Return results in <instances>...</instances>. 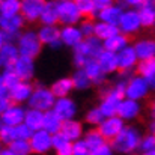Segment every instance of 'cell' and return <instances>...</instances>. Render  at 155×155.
<instances>
[{
	"label": "cell",
	"instance_id": "obj_1",
	"mask_svg": "<svg viewBox=\"0 0 155 155\" xmlns=\"http://www.w3.org/2000/svg\"><path fill=\"white\" fill-rule=\"evenodd\" d=\"M140 142H142V134L140 131L133 127V125H125V128L117 134V137L114 140H111V148L113 151H116L117 154L130 155L139 151L140 148Z\"/></svg>",
	"mask_w": 155,
	"mask_h": 155
},
{
	"label": "cell",
	"instance_id": "obj_2",
	"mask_svg": "<svg viewBox=\"0 0 155 155\" xmlns=\"http://www.w3.org/2000/svg\"><path fill=\"white\" fill-rule=\"evenodd\" d=\"M104 51L103 41H100L97 36L92 38H84V41L74 48V65L78 69H83L84 65L89 60L98 59L100 54Z\"/></svg>",
	"mask_w": 155,
	"mask_h": 155
},
{
	"label": "cell",
	"instance_id": "obj_3",
	"mask_svg": "<svg viewBox=\"0 0 155 155\" xmlns=\"http://www.w3.org/2000/svg\"><path fill=\"white\" fill-rule=\"evenodd\" d=\"M17 47L20 50L21 56H26V57H30V59H35L42 48V42L38 36V32H33V30H26L23 32L18 39H17Z\"/></svg>",
	"mask_w": 155,
	"mask_h": 155
},
{
	"label": "cell",
	"instance_id": "obj_4",
	"mask_svg": "<svg viewBox=\"0 0 155 155\" xmlns=\"http://www.w3.org/2000/svg\"><path fill=\"white\" fill-rule=\"evenodd\" d=\"M56 97L51 92V87H45V86H36L33 89V94L29 100V108H35L39 111H48L53 110L54 104H56Z\"/></svg>",
	"mask_w": 155,
	"mask_h": 155
},
{
	"label": "cell",
	"instance_id": "obj_5",
	"mask_svg": "<svg viewBox=\"0 0 155 155\" xmlns=\"http://www.w3.org/2000/svg\"><path fill=\"white\" fill-rule=\"evenodd\" d=\"M57 11L59 23L63 26H77V23L81 21L83 15L74 0H57Z\"/></svg>",
	"mask_w": 155,
	"mask_h": 155
},
{
	"label": "cell",
	"instance_id": "obj_6",
	"mask_svg": "<svg viewBox=\"0 0 155 155\" xmlns=\"http://www.w3.org/2000/svg\"><path fill=\"white\" fill-rule=\"evenodd\" d=\"M125 98L124 92L120 89H117L116 86H113L111 89L105 91L103 95V100L100 103V108L104 113L105 117H110V116H116L117 114V108L122 103V100Z\"/></svg>",
	"mask_w": 155,
	"mask_h": 155
},
{
	"label": "cell",
	"instance_id": "obj_7",
	"mask_svg": "<svg viewBox=\"0 0 155 155\" xmlns=\"http://www.w3.org/2000/svg\"><path fill=\"white\" fill-rule=\"evenodd\" d=\"M151 87L148 84V81L142 77V75H133L130 77V80L127 81V87H125V98L139 101L146 98L149 94Z\"/></svg>",
	"mask_w": 155,
	"mask_h": 155
},
{
	"label": "cell",
	"instance_id": "obj_8",
	"mask_svg": "<svg viewBox=\"0 0 155 155\" xmlns=\"http://www.w3.org/2000/svg\"><path fill=\"white\" fill-rule=\"evenodd\" d=\"M117 27H119V32L127 35V36L136 35L143 27L140 15H139V11L137 9H127V11H124Z\"/></svg>",
	"mask_w": 155,
	"mask_h": 155
},
{
	"label": "cell",
	"instance_id": "obj_9",
	"mask_svg": "<svg viewBox=\"0 0 155 155\" xmlns=\"http://www.w3.org/2000/svg\"><path fill=\"white\" fill-rule=\"evenodd\" d=\"M29 142L32 146V152L36 155H45L50 149H53V134L45 130L35 131Z\"/></svg>",
	"mask_w": 155,
	"mask_h": 155
},
{
	"label": "cell",
	"instance_id": "obj_10",
	"mask_svg": "<svg viewBox=\"0 0 155 155\" xmlns=\"http://www.w3.org/2000/svg\"><path fill=\"white\" fill-rule=\"evenodd\" d=\"M26 20L23 18V15H17V17H11V18H0V29L5 32L6 38L9 42H14L18 39V36L21 35V29L24 26Z\"/></svg>",
	"mask_w": 155,
	"mask_h": 155
},
{
	"label": "cell",
	"instance_id": "obj_11",
	"mask_svg": "<svg viewBox=\"0 0 155 155\" xmlns=\"http://www.w3.org/2000/svg\"><path fill=\"white\" fill-rule=\"evenodd\" d=\"M125 128V122L116 114V116H110V117H105L103 120V124L98 127V131L101 133L104 139L107 142H111L117 137V134Z\"/></svg>",
	"mask_w": 155,
	"mask_h": 155
},
{
	"label": "cell",
	"instance_id": "obj_12",
	"mask_svg": "<svg viewBox=\"0 0 155 155\" xmlns=\"http://www.w3.org/2000/svg\"><path fill=\"white\" fill-rule=\"evenodd\" d=\"M47 0H21V15L26 21H39Z\"/></svg>",
	"mask_w": 155,
	"mask_h": 155
},
{
	"label": "cell",
	"instance_id": "obj_13",
	"mask_svg": "<svg viewBox=\"0 0 155 155\" xmlns=\"http://www.w3.org/2000/svg\"><path fill=\"white\" fill-rule=\"evenodd\" d=\"M24 117H26V110L20 104H12L5 113L0 114V124L8 127H18L24 124Z\"/></svg>",
	"mask_w": 155,
	"mask_h": 155
},
{
	"label": "cell",
	"instance_id": "obj_14",
	"mask_svg": "<svg viewBox=\"0 0 155 155\" xmlns=\"http://www.w3.org/2000/svg\"><path fill=\"white\" fill-rule=\"evenodd\" d=\"M60 41L63 45L75 48L84 41V36L78 26H63L60 29Z\"/></svg>",
	"mask_w": 155,
	"mask_h": 155
},
{
	"label": "cell",
	"instance_id": "obj_15",
	"mask_svg": "<svg viewBox=\"0 0 155 155\" xmlns=\"http://www.w3.org/2000/svg\"><path fill=\"white\" fill-rule=\"evenodd\" d=\"M12 68L21 78V81H30L35 75V59L20 56L18 60L12 65Z\"/></svg>",
	"mask_w": 155,
	"mask_h": 155
},
{
	"label": "cell",
	"instance_id": "obj_16",
	"mask_svg": "<svg viewBox=\"0 0 155 155\" xmlns=\"http://www.w3.org/2000/svg\"><path fill=\"white\" fill-rule=\"evenodd\" d=\"M33 86L29 81H20L17 86H14L12 89H9V98L14 104H21L29 103L32 94H33Z\"/></svg>",
	"mask_w": 155,
	"mask_h": 155
},
{
	"label": "cell",
	"instance_id": "obj_17",
	"mask_svg": "<svg viewBox=\"0 0 155 155\" xmlns=\"http://www.w3.org/2000/svg\"><path fill=\"white\" fill-rule=\"evenodd\" d=\"M53 110L65 122V120H72L74 119V116L77 113V105H75V103L69 97H66V98H57Z\"/></svg>",
	"mask_w": 155,
	"mask_h": 155
},
{
	"label": "cell",
	"instance_id": "obj_18",
	"mask_svg": "<svg viewBox=\"0 0 155 155\" xmlns=\"http://www.w3.org/2000/svg\"><path fill=\"white\" fill-rule=\"evenodd\" d=\"M117 62H119V71L120 72H130L131 69L137 68L140 60L134 51V47L128 45L125 50L117 53Z\"/></svg>",
	"mask_w": 155,
	"mask_h": 155
},
{
	"label": "cell",
	"instance_id": "obj_19",
	"mask_svg": "<svg viewBox=\"0 0 155 155\" xmlns=\"http://www.w3.org/2000/svg\"><path fill=\"white\" fill-rule=\"evenodd\" d=\"M38 36H39L42 45H48L51 48H56L62 44L60 29L57 26H41L38 30Z\"/></svg>",
	"mask_w": 155,
	"mask_h": 155
},
{
	"label": "cell",
	"instance_id": "obj_20",
	"mask_svg": "<svg viewBox=\"0 0 155 155\" xmlns=\"http://www.w3.org/2000/svg\"><path fill=\"white\" fill-rule=\"evenodd\" d=\"M142 111V105L139 101L130 100V98H124L122 103L117 108V116L125 122V120H134L136 117H139Z\"/></svg>",
	"mask_w": 155,
	"mask_h": 155
},
{
	"label": "cell",
	"instance_id": "obj_21",
	"mask_svg": "<svg viewBox=\"0 0 155 155\" xmlns=\"http://www.w3.org/2000/svg\"><path fill=\"white\" fill-rule=\"evenodd\" d=\"M133 47H134V51L140 62L155 59V39L152 38H142V39L136 41Z\"/></svg>",
	"mask_w": 155,
	"mask_h": 155
},
{
	"label": "cell",
	"instance_id": "obj_22",
	"mask_svg": "<svg viewBox=\"0 0 155 155\" xmlns=\"http://www.w3.org/2000/svg\"><path fill=\"white\" fill-rule=\"evenodd\" d=\"M122 14H124L122 6L114 3V5L105 8L103 11H100L97 14V17H98V21H103V23H107V24H113V26H119Z\"/></svg>",
	"mask_w": 155,
	"mask_h": 155
},
{
	"label": "cell",
	"instance_id": "obj_23",
	"mask_svg": "<svg viewBox=\"0 0 155 155\" xmlns=\"http://www.w3.org/2000/svg\"><path fill=\"white\" fill-rule=\"evenodd\" d=\"M66 139H69L72 143L83 139L84 137V130H83V125L81 122L72 119V120H65L63 125H62V131H60Z\"/></svg>",
	"mask_w": 155,
	"mask_h": 155
},
{
	"label": "cell",
	"instance_id": "obj_24",
	"mask_svg": "<svg viewBox=\"0 0 155 155\" xmlns=\"http://www.w3.org/2000/svg\"><path fill=\"white\" fill-rule=\"evenodd\" d=\"M39 21L42 26H57L59 23V11H57V2L56 0H47L45 6L42 9Z\"/></svg>",
	"mask_w": 155,
	"mask_h": 155
},
{
	"label": "cell",
	"instance_id": "obj_25",
	"mask_svg": "<svg viewBox=\"0 0 155 155\" xmlns=\"http://www.w3.org/2000/svg\"><path fill=\"white\" fill-rule=\"evenodd\" d=\"M20 50L17 47V42H6L2 48H0V59L5 68H11L20 57Z\"/></svg>",
	"mask_w": 155,
	"mask_h": 155
},
{
	"label": "cell",
	"instance_id": "obj_26",
	"mask_svg": "<svg viewBox=\"0 0 155 155\" xmlns=\"http://www.w3.org/2000/svg\"><path fill=\"white\" fill-rule=\"evenodd\" d=\"M97 60H98L101 69L104 71V74H111V72L119 71V62H117V54L116 53L104 50Z\"/></svg>",
	"mask_w": 155,
	"mask_h": 155
},
{
	"label": "cell",
	"instance_id": "obj_27",
	"mask_svg": "<svg viewBox=\"0 0 155 155\" xmlns=\"http://www.w3.org/2000/svg\"><path fill=\"white\" fill-rule=\"evenodd\" d=\"M104 50H107V51H111V53H120L122 50H125L128 45H130V39H128V36L127 35H124V33H116L114 36H111V38H108L107 41H104Z\"/></svg>",
	"mask_w": 155,
	"mask_h": 155
},
{
	"label": "cell",
	"instance_id": "obj_28",
	"mask_svg": "<svg viewBox=\"0 0 155 155\" xmlns=\"http://www.w3.org/2000/svg\"><path fill=\"white\" fill-rule=\"evenodd\" d=\"M137 72L139 75H142L151 89H155V59H149V60H142L137 65Z\"/></svg>",
	"mask_w": 155,
	"mask_h": 155
},
{
	"label": "cell",
	"instance_id": "obj_29",
	"mask_svg": "<svg viewBox=\"0 0 155 155\" xmlns=\"http://www.w3.org/2000/svg\"><path fill=\"white\" fill-rule=\"evenodd\" d=\"M24 125H27L33 133L42 130L44 128V111H39L35 108H27L26 117H24Z\"/></svg>",
	"mask_w": 155,
	"mask_h": 155
},
{
	"label": "cell",
	"instance_id": "obj_30",
	"mask_svg": "<svg viewBox=\"0 0 155 155\" xmlns=\"http://www.w3.org/2000/svg\"><path fill=\"white\" fill-rule=\"evenodd\" d=\"M83 69L86 71V74H87L89 78L92 80V84H103L104 81H105V75H107V74H104V71L101 69V66H100V63H98L97 59L89 60V62L84 65Z\"/></svg>",
	"mask_w": 155,
	"mask_h": 155
},
{
	"label": "cell",
	"instance_id": "obj_31",
	"mask_svg": "<svg viewBox=\"0 0 155 155\" xmlns=\"http://www.w3.org/2000/svg\"><path fill=\"white\" fill-rule=\"evenodd\" d=\"M62 125H63V120L57 116V113L54 110H48L44 113V128L45 131H48L50 134H57L62 131Z\"/></svg>",
	"mask_w": 155,
	"mask_h": 155
},
{
	"label": "cell",
	"instance_id": "obj_32",
	"mask_svg": "<svg viewBox=\"0 0 155 155\" xmlns=\"http://www.w3.org/2000/svg\"><path fill=\"white\" fill-rule=\"evenodd\" d=\"M72 89H74V83L71 77H62L56 80L51 86V92L56 98H66Z\"/></svg>",
	"mask_w": 155,
	"mask_h": 155
},
{
	"label": "cell",
	"instance_id": "obj_33",
	"mask_svg": "<svg viewBox=\"0 0 155 155\" xmlns=\"http://www.w3.org/2000/svg\"><path fill=\"white\" fill-rule=\"evenodd\" d=\"M53 149L56 155H72V142L62 133H57L53 136Z\"/></svg>",
	"mask_w": 155,
	"mask_h": 155
},
{
	"label": "cell",
	"instance_id": "obj_34",
	"mask_svg": "<svg viewBox=\"0 0 155 155\" xmlns=\"http://www.w3.org/2000/svg\"><path fill=\"white\" fill-rule=\"evenodd\" d=\"M21 14V0H2L0 2V15L3 18L17 17Z\"/></svg>",
	"mask_w": 155,
	"mask_h": 155
},
{
	"label": "cell",
	"instance_id": "obj_35",
	"mask_svg": "<svg viewBox=\"0 0 155 155\" xmlns=\"http://www.w3.org/2000/svg\"><path fill=\"white\" fill-rule=\"evenodd\" d=\"M139 11L140 20H142V26L143 27H154L155 26V3L146 2Z\"/></svg>",
	"mask_w": 155,
	"mask_h": 155
},
{
	"label": "cell",
	"instance_id": "obj_36",
	"mask_svg": "<svg viewBox=\"0 0 155 155\" xmlns=\"http://www.w3.org/2000/svg\"><path fill=\"white\" fill-rule=\"evenodd\" d=\"M116 33H119V27L117 26H113V24H107L103 21H97L95 24V36L100 39V41H107L108 38L114 36Z\"/></svg>",
	"mask_w": 155,
	"mask_h": 155
},
{
	"label": "cell",
	"instance_id": "obj_37",
	"mask_svg": "<svg viewBox=\"0 0 155 155\" xmlns=\"http://www.w3.org/2000/svg\"><path fill=\"white\" fill-rule=\"evenodd\" d=\"M83 139H84V142L87 143V146L91 148V151H95V149H98L100 146H103L104 143H107V140L101 136V133L98 131V128L84 133V137H83Z\"/></svg>",
	"mask_w": 155,
	"mask_h": 155
},
{
	"label": "cell",
	"instance_id": "obj_38",
	"mask_svg": "<svg viewBox=\"0 0 155 155\" xmlns=\"http://www.w3.org/2000/svg\"><path fill=\"white\" fill-rule=\"evenodd\" d=\"M72 83H74V87L75 89H80V91H84L87 87L92 86V80L89 78V75L86 74L84 69H77L74 74H72Z\"/></svg>",
	"mask_w": 155,
	"mask_h": 155
},
{
	"label": "cell",
	"instance_id": "obj_39",
	"mask_svg": "<svg viewBox=\"0 0 155 155\" xmlns=\"http://www.w3.org/2000/svg\"><path fill=\"white\" fill-rule=\"evenodd\" d=\"M8 148H9L15 155H30V154H33L29 140H21V139H18V140L12 142Z\"/></svg>",
	"mask_w": 155,
	"mask_h": 155
},
{
	"label": "cell",
	"instance_id": "obj_40",
	"mask_svg": "<svg viewBox=\"0 0 155 155\" xmlns=\"http://www.w3.org/2000/svg\"><path fill=\"white\" fill-rule=\"evenodd\" d=\"M2 78H3L5 84L8 86V89H12L14 86H17V84L21 81V78L18 77V74L14 71V68H12V66H11V68H5V69H3V72H2Z\"/></svg>",
	"mask_w": 155,
	"mask_h": 155
},
{
	"label": "cell",
	"instance_id": "obj_41",
	"mask_svg": "<svg viewBox=\"0 0 155 155\" xmlns=\"http://www.w3.org/2000/svg\"><path fill=\"white\" fill-rule=\"evenodd\" d=\"M74 2H75V5L80 9V12H81L83 17H87L89 18V17L98 14V11H97V8L94 5V0H74Z\"/></svg>",
	"mask_w": 155,
	"mask_h": 155
},
{
	"label": "cell",
	"instance_id": "obj_42",
	"mask_svg": "<svg viewBox=\"0 0 155 155\" xmlns=\"http://www.w3.org/2000/svg\"><path fill=\"white\" fill-rule=\"evenodd\" d=\"M15 140H17L15 127H8V125H2L0 124V142L9 146Z\"/></svg>",
	"mask_w": 155,
	"mask_h": 155
},
{
	"label": "cell",
	"instance_id": "obj_43",
	"mask_svg": "<svg viewBox=\"0 0 155 155\" xmlns=\"http://www.w3.org/2000/svg\"><path fill=\"white\" fill-rule=\"evenodd\" d=\"M104 119H105V116H104V113L101 111L100 107H94V108H91V110L86 113V122H87L89 125H97V127H100V125L103 124Z\"/></svg>",
	"mask_w": 155,
	"mask_h": 155
},
{
	"label": "cell",
	"instance_id": "obj_44",
	"mask_svg": "<svg viewBox=\"0 0 155 155\" xmlns=\"http://www.w3.org/2000/svg\"><path fill=\"white\" fill-rule=\"evenodd\" d=\"M95 21L92 20V18H84V20H81L80 21V30H81V33H83V36L84 38H92V36H95Z\"/></svg>",
	"mask_w": 155,
	"mask_h": 155
},
{
	"label": "cell",
	"instance_id": "obj_45",
	"mask_svg": "<svg viewBox=\"0 0 155 155\" xmlns=\"http://www.w3.org/2000/svg\"><path fill=\"white\" fill-rule=\"evenodd\" d=\"M155 149V134H146L142 137V142H140V148H139V152L143 155L146 152H151Z\"/></svg>",
	"mask_w": 155,
	"mask_h": 155
},
{
	"label": "cell",
	"instance_id": "obj_46",
	"mask_svg": "<svg viewBox=\"0 0 155 155\" xmlns=\"http://www.w3.org/2000/svg\"><path fill=\"white\" fill-rule=\"evenodd\" d=\"M92 151L84 142V139H80L72 143V155H91Z\"/></svg>",
	"mask_w": 155,
	"mask_h": 155
},
{
	"label": "cell",
	"instance_id": "obj_47",
	"mask_svg": "<svg viewBox=\"0 0 155 155\" xmlns=\"http://www.w3.org/2000/svg\"><path fill=\"white\" fill-rule=\"evenodd\" d=\"M15 134H17V140H18V139H21V140H30L33 131H32L27 125L21 124V125L15 127Z\"/></svg>",
	"mask_w": 155,
	"mask_h": 155
},
{
	"label": "cell",
	"instance_id": "obj_48",
	"mask_svg": "<svg viewBox=\"0 0 155 155\" xmlns=\"http://www.w3.org/2000/svg\"><path fill=\"white\" fill-rule=\"evenodd\" d=\"M113 148H111V143H104L103 146H100L98 149H95V151H92V154L91 155H113Z\"/></svg>",
	"mask_w": 155,
	"mask_h": 155
},
{
	"label": "cell",
	"instance_id": "obj_49",
	"mask_svg": "<svg viewBox=\"0 0 155 155\" xmlns=\"http://www.w3.org/2000/svg\"><path fill=\"white\" fill-rule=\"evenodd\" d=\"M146 3V0H122V5L128 6V8H133V9H140L143 5Z\"/></svg>",
	"mask_w": 155,
	"mask_h": 155
},
{
	"label": "cell",
	"instance_id": "obj_50",
	"mask_svg": "<svg viewBox=\"0 0 155 155\" xmlns=\"http://www.w3.org/2000/svg\"><path fill=\"white\" fill-rule=\"evenodd\" d=\"M94 5H95L97 11L100 12V11H103V9H105V8L114 5V0H94Z\"/></svg>",
	"mask_w": 155,
	"mask_h": 155
},
{
	"label": "cell",
	"instance_id": "obj_51",
	"mask_svg": "<svg viewBox=\"0 0 155 155\" xmlns=\"http://www.w3.org/2000/svg\"><path fill=\"white\" fill-rule=\"evenodd\" d=\"M12 101H11V98H9V95L8 97H0V114L2 113H5L11 105H12Z\"/></svg>",
	"mask_w": 155,
	"mask_h": 155
},
{
	"label": "cell",
	"instance_id": "obj_52",
	"mask_svg": "<svg viewBox=\"0 0 155 155\" xmlns=\"http://www.w3.org/2000/svg\"><path fill=\"white\" fill-rule=\"evenodd\" d=\"M8 95H9V89L5 84V81L2 78V74H0V97H8Z\"/></svg>",
	"mask_w": 155,
	"mask_h": 155
},
{
	"label": "cell",
	"instance_id": "obj_53",
	"mask_svg": "<svg viewBox=\"0 0 155 155\" xmlns=\"http://www.w3.org/2000/svg\"><path fill=\"white\" fill-rule=\"evenodd\" d=\"M6 42H8V38H6L5 32H3V30L0 29V48H2V47H3V45H5Z\"/></svg>",
	"mask_w": 155,
	"mask_h": 155
},
{
	"label": "cell",
	"instance_id": "obj_54",
	"mask_svg": "<svg viewBox=\"0 0 155 155\" xmlns=\"http://www.w3.org/2000/svg\"><path fill=\"white\" fill-rule=\"evenodd\" d=\"M149 133H151V134H155V117L149 122Z\"/></svg>",
	"mask_w": 155,
	"mask_h": 155
},
{
	"label": "cell",
	"instance_id": "obj_55",
	"mask_svg": "<svg viewBox=\"0 0 155 155\" xmlns=\"http://www.w3.org/2000/svg\"><path fill=\"white\" fill-rule=\"evenodd\" d=\"M0 155H15L9 148H5V149H2V152H0Z\"/></svg>",
	"mask_w": 155,
	"mask_h": 155
},
{
	"label": "cell",
	"instance_id": "obj_56",
	"mask_svg": "<svg viewBox=\"0 0 155 155\" xmlns=\"http://www.w3.org/2000/svg\"><path fill=\"white\" fill-rule=\"evenodd\" d=\"M151 113H152V116L155 117V100L152 101V104H151Z\"/></svg>",
	"mask_w": 155,
	"mask_h": 155
},
{
	"label": "cell",
	"instance_id": "obj_57",
	"mask_svg": "<svg viewBox=\"0 0 155 155\" xmlns=\"http://www.w3.org/2000/svg\"><path fill=\"white\" fill-rule=\"evenodd\" d=\"M143 155H155V149L154 151H151V152H146V154H143Z\"/></svg>",
	"mask_w": 155,
	"mask_h": 155
},
{
	"label": "cell",
	"instance_id": "obj_58",
	"mask_svg": "<svg viewBox=\"0 0 155 155\" xmlns=\"http://www.w3.org/2000/svg\"><path fill=\"white\" fill-rule=\"evenodd\" d=\"M2 66H3V63H2V59H0V68H2Z\"/></svg>",
	"mask_w": 155,
	"mask_h": 155
},
{
	"label": "cell",
	"instance_id": "obj_59",
	"mask_svg": "<svg viewBox=\"0 0 155 155\" xmlns=\"http://www.w3.org/2000/svg\"><path fill=\"white\" fill-rule=\"evenodd\" d=\"M0 152H2V142H0Z\"/></svg>",
	"mask_w": 155,
	"mask_h": 155
},
{
	"label": "cell",
	"instance_id": "obj_60",
	"mask_svg": "<svg viewBox=\"0 0 155 155\" xmlns=\"http://www.w3.org/2000/svg\"><path fill=\"white\" fill-rule=\"evenodd\" d=\"M0 18H2V15H0Z\"/></svg>",
	"mask_w": 155,
	"mask_h": 155
},
{
	"label": "cell",
	"instance_id": "obj_61",
	"mask_svg": "<svg viewBox=\"0 0 155 155\" xmlns=\"http://www.w3.org/2000/svg\"><path fill=\"white\" fill-rule=\"evenodd\" d=\"M0 2H2V0H0Z\"/></svg>",
	"mask_w": 155,
	"mask_h": 155
}]
</instances>
